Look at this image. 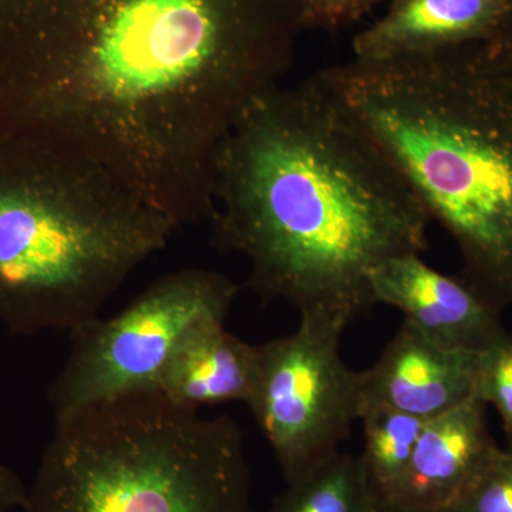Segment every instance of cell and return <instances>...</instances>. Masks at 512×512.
<instances>
[{
  "mask_svg": "<svg viewBox=\"0 0 512 512\" xmlns=\"http://www.w3.org/2000/svg\"><path fill=\"white\" fill-rule=\"evenodd\" d=\"M511 6L512 0H393L357 33L353 59L379 62L484 43Z\"/></svg>",
  "mask_w": 512,
  "mask_h": 512,
  "instance_id": "8fae6325",
  "label": "cell"
},
{
  "mask_svg": "<svg viewBox=\"0 0 512 512\" xmlns=\"http://www.w3.org/2000/svg\"><path fill=\"white\" fill-rule=\"evenodd\" d=\"M180 231L96 165L0 140V322L73 330Z\"/></svg>",
  "mask_w": 512,
  "mask_h": 512,
  "instance_id": "277c9868",
  "label": "cell"
},
{
  "mask_svg": "<svg viewBox=\"0 0 512 512\" xmlns=\"http://www.w3.org/2000/svg\"><path fill=\"white\" fill-rule=\"evenodd\" d=\"M380 0H298L305 30H339L365 18Z\"/></svg>",
  "mask_w": 512,
  "mask_h": 512,
  "instance_id": "e0dca14e",
  "label": "cell"
},
{
  "mask_svg": "<svg viewBox=\"0 0 512 512\" xmlns=\"http://www.w3.org/2000/svg\"><path fill=\"white\" fill-rule=\"evenodd\" d=\"M476 394L427 420L392 507L379 512L446 511L498 450Z\"/></svg>",
  "mask_w": 512,
  "mask_h": 512,
  "instance_id": "30bf717a",
  "label": "cell"
},
{
  "mask_svg": "<svg viewBox=\"0 0 512 512\" xmlns=\"http://www.w3.org/2000/svg\"><path fill=\"white\" fill-rule=\"evenodd\" d=\"M318 76L446 229L467 284L512 306L511 74L478 43Z\"/></svg>",
  "mask_w": 512,
  "mask_h": 512,
  "instance_id": "3957f363",
  "label": "cell"
},
{
  "mask_svg": "<svg viewBox=\"0 0 512 512\" xmlns=\"http://www.w3.org/2000/svg\"><path fill=\"white\" fill-rule=\"evenodd\" d=\"M430 222L318 74L252 101L222 144L212 241L247 261L248 286L265 301L353 322L375 306L370 272L423 254Z\"/></svg>",
  "mask_w": 512,
  "mask_h": 512,
  "instance_id": "7a4b0ae2",
  "label": "cell"
},
{
  "mask_svg": "<svg viewBox=\"0 0 512 512\" xmlns=\"http://www.w3.org/2000/svg\"><path fill=\"white\" fill-rule=\"evenodd\" d=\"M286 484L268 512H377L359 456L338 451Z\"/></svg>",
  "mask_w": 512,
  "mask_h": 512,
  "instance_id": "5bb4252c",
  "label": "cell"
},
{
  "mask_svg": "<svg viewBox=\"0 0 512 512\" xmlns=\"http://www.w3.org/2000/svg\"><path fill=\"white\" fill-rule=\"evenodd\" d=\"M303 32L298 0H0V140L96 165L178 229L210 222L222 144Z\"/></svg>",
  "mask_w": 512,
  "mask_h": 512,
  "instance_id": "6da1fadb",
  "label": "cell"
},
{
  "mask_svg": "<svg viewBox=\"0 0 512 512\" xmlns=\"http://www.w3.org/2000/svg\"><path fill=\"white\" fill-rule=\"evenodd\" d=\"M446 512H512V453L498 448Z\"/></svg>",
  "mask_w": 512,
  "mask_h": 512,
  "instance_id": "2e32d148",
  "label": "cell"
},
{
  "mask_svg": "<svg viewBox=\"0 0 512 512\" xmlns=\"http://www.w3.org/2000/svg\"><path fill=\"white\" fill-rule=\"evenodd\" d=\"M258 372V345L208 323L191 333L171 357L156 392L188 410L217 404H247Z\"/></svg>",
  "mask_w": 512,
  "mask_h": 512,
  "instance_id": "7c38bea8",
  "label": "cell"
},
{
  "mask_svg": "<svg viewBox=\"0 0 512 512\" xmlns=\"http://www.w3.org/2000/svg\"><path fill=\"white\" fill-rule=\"evenodd\" d=\"M25 512H254L244 437L158 392L55 419Z\"/></svg>",
  "mask_w": 512,
  "mask_h": 512,
  "instance_id": "5b68a950",
  "label": "cell"
},
{
  "mask_svg": "<svg viewBox=\"0 0 512 512\" xmlns=\"http://www.w3.org/2000/svg\"><path fill=\"white\" fill-rule=\"evenodd\" d=\"M491 57L512 76V6L490 39L483 43Z\"/></svg>",
  "mask_w": 512,
  "mask_h": 512,
  "instance_id": "d6986e66",
  "label": "cell"
},
{
  "mask_svg": "<svg viewBox=\"0 0 512 512\" xmlns=\"http://www.w3.org/2000/svg\"><path fill=\"white\" fill-rule=\"evenodd\" d=\"M29 488L18 474L0 463V512L23 510L28 503Z\"/></svg>",
  "mask_w": 512,
  "mask_h": 512,
  "instance_id": "ac0fdd59",
  "label": "cell"
},
{
  "mask_svg": "<svg viewBox=\"0 0 512 512\" xmlns=\"http://www.w3.org/2000/svg\"><path fill=\"white\" fill-rule=\"evenodd\" d=\"M474 394L500 416L512 453V333L505 332L478 352Z\"/></svg>",
  "mask_w": 512,
  "mask_h": 512,
  "instance_id": "9a60e30c",
  "label": "cell"
},
{
  "mask_svg": "<svg viewBox=\"0 0 512 512\" xmlns=\"http://www.w3.org/2000/svg\"><path fill=\"white\" fill-rule=\"evenodd\" d=\"M369 286L375 306L399 309L404 320L446 348L480 352L507 332L500 311L466 279L431 268L421 254L394 256L377 265Z\"/></svg>",
  "mask_w": 512,
  "mask_h": 512,
  "instance_id": "ba28073f",
  "label": "cell"
},
{
  "mask_svg": "<svg viewBox=\"0 0 512 512\" xmlns=\"http://www.w3.org/2000/svg\"><path fill=\"white\" fill-rule=\"evenodd\" d=\"M359 421L365 440L359 457L375 495L377 511L387 510L402 490L427 420L387 407H366Z\"/></svg>",
  "mask_w": 512,
  "mask_h": 512,
  "instance_id": "4fadbf2b",
  "label": "cell"
},
{
  "mask_svg": "<svg viewBox=\"0 0 512 512\" xmlns=\"http://www.w3.org/2000/svg\"><path fill=\"white\" fill-rule=\"evenodd\" d=\"M298 328L258 345V372L247 403L286 483L338 453L359 421V372L340 353L352 320L299 313Z\"/></svg>",
  "mask_w": 512,
  "mask_h": 512,
  "instance_id": "52a82bcc",
  "label": "cell"
},
{
  "mask_svg": "<svg viewBox=\"0 0 512 512\" xmlns=\"http://www.w3.org/2000/svg\"><path fill=\"white\" fill-rule=\"evenodd\" d=\"M379 512V511H377ZM426 512H446V511H426Z\"/></svg>",
  "mask_w": 512,
  "mask_h": 512,
  "instance_id": "ffe728a7",
  "label": "cell"
},
{
  "mask_svg": "<svg viewBox=\"0 0 512 512\" xmlns=\"http://www.w3.org/2000/svg\"><path fill=\"white\" fill-rule=\"evenodd\" d=\"M239 292L227 275L187 268L156 279L123 311L70 332L69 356L47 392L55 419L126 394L156 392L194 330L225 323Z\"/></svg>",
  "mask_w": 512,
  "mask_h": 512,
  "instance_id": "8992f818",
  "label": "cell"
},
{
  "mask_svg": "<svg viewBox=\"0 0 512 512\" xmlns=\"http://www.w3.org/2000/svg\"><path fill=\"white\" fill-rule=\"evenodd\" d=\"M477 360L478 352L441 346L404 320L379 359L359 372L360 406L434 419L474 396Z\"/></svg>",
  "mask_w": 512,
  "mask_h": 512,
  "instance_id": "9c48e42d",
  "label": "cell"
}]
</instances>
